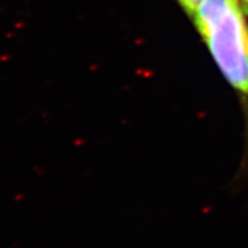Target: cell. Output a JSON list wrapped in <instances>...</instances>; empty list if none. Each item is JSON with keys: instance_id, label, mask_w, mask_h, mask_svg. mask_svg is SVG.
<instances>
[{"instance_id": "3957f363", "label": "cell", "mask_w": 248, "mask_h": 248, "mask_svg": "<svg viewBox=\"0 0 248 248\" xmlns=\"http://www.w3.org/2000/svg\"><path fill=\"white\" fill-rule=\"evenodd\" d=\"M238 2H239L240 7L244 11V13L248 15V0H238Z\"/></svg>"}, {"instance_id": "7a4b0ae2", "label": "cell", "mask_w": 248, "mask_h": 248, "mask_svg": "<svg viewBox=\"0 0 248 248\" xmlns=\"http://www.w3.org/2000/svg\"><path fill=\"white\" fill-rule=\"evenodd\" d=\"M202 0H177V2L181 5V7L186 12V14L192 17L197 11L198 6L201 4Z\"/></svg>"}, {"instance_id": "6da1fadb", "label": "cell", "mask_w": 248, "mask_h": 248, "mask_svg": "<svg viewBox=\"0 0 248 248\" xmlns=\"http://www.w3.org/2000/svg\"><path fill=\"white\" fill-rule=\"evenodd\" d=\"M192 17L222 75L248 98V24L238 0H202Z\"/></svg>"}]
</instances>
